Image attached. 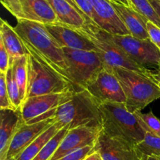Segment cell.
Returning a JSON list of instances; mask_svg holds the SVG:
<instances>
[{
    "label": "cell",
    "mask_w": 160,
    "mask_h": 160,
    "mask_svg": "<svg viewBox=\"0 0 160 160\" xmlns=\"http://www.w3.org/2000/svg\"><path fill=\"white\" fill-rule=\"evenodd\" d=\"M159 2H160V0H159Z\"/></svg>",
    "instance_id": "cell-41"
},
{
    "label": "cell",
    "mask_w": 160,
    "mask_h": 160,
    "mask_svg": "<svg viewBox=\"0 0 160 160\" xmlns=\"http://www.w3.org/2000/svg\"><path fill=\"white\" fill-rule=\"evenodd\" d=\"M22 123L20 110H0V160H6L11 142Z\"/></svg>",
    "instance_id": "cell-16"
},
{
    "label": "cell",
    "mask_w": 160,
    "mask_h": 160,
    "mask_svg": "<svg viewBox=\"0 0 160 160\" xmlns=\"http://www.w3.org/2000/svg\"><path fill=\"white\" fill-rule=\"evenodd\" d=\"M12 73L20 89L22 105L26 100L28 84V54L14 59L10 62Z\"/></svg>",
    "instance_id": "cell-22"
},
{
    "label": "cell",
    "mask_w": 160,
    "mask_h": 160,
    "mask_svg": "<svg viewBox=\"0 0 160 160\" xmlns=\"http://www.w3.org/2000/svg\"><path fill=\"white\" fill-rule=\"evenodd\" d=\"M1 2L9 12L17 18V20L24 19L20 0H1Z\"/></svg>",
    "instance_id": "cell-29"
},
{
    "label": "cell",
    "mask_w": 160,
    "mask_h": 160,
    "mask_svg": "<svg viewBox=\"0 0 160 160\" xmlns=\"http://www.w3.org/2000/svg\"><path fill=\"white\" fill-rule=\"evenodd\" d=\"M55 123L56 120L53 117L37 123H22L11 142L6 159L18 157L23 150Z\"/></svg>",
    "instance_id": "cell-14"
},
{
    "label": "cell",
    "mask_w": 160,
    "mask_h": 160,
    "mask_svg": "<svg viewBox=\"0 0 160 160\" xmlns=\"http://www.w3.org/2000/svg\"><path fill=\"white\" fill-rule=\"evenodd\" d=\"M6 160H17V158H11V159H6Z\"/></svg>",
    "instance_id": "cell-40"
},
{
    "label": "cell",
    "mask_w": 160,
    "mask_h": 160,
    "mask_svg": "<svg viewBox=\"0 0 160 160\" xmlns=\"http://www.w3.org/2000/svg\"><path fill=\"white\" fill-rule=\"evenodd\" d=\"M99 108L105 134L136 145L145 139V131L125 103L105 102L100 104Z\"/></svg>",
    "instance_id": "cell-5"
},
{
    "label": "cell",
    "mask_w": 160,
    "mask_h": 160,
    "mask_svg": "<svg viewBox=\"0 0 160 160\" xmlns=\"http://www.w3.org/2000/svg\"><path fill=\"white\" fill-rule=\"evenodd\" d=\"M74 92L48 94L27 98L20 109L22 120L24 123H33L53 118L58 108L68 102Z\"/></svg>",
    "instance_id": "cell-9"
},
{
    "label": "cell",
    "mask_w": 160,
    "mask_h": 160,
    "mask_svg": "<svg viewBox=\"0 0 160 160\" xmlns=\"http://www.w3.org/2000/svg\"><path fill=\"white\" fill-rule=\"evenodd\" d=\"M95 31L99 35L108 39L119 47L128 57L142 67H159L160 50L151 39H138L131 34L117 35L111 34L93 24Z\"/></svg>",
    "instance_id": "cell-8"
},
{
    "label": "cell",
    "mask_w": 160,
    "mask_h": 160,
    "mask_svg": "<svg viewBox=\"0 0 160 160\" xmlns=\"http://www.w3.org/2000/svg\"><path fill=\"white\" fill-rule=\"evenodd\" d=\"M137 147L142 155L160 156V137L146 132L145 139Z\"/></svg>",
    "instance_id": "cell-26"
},
{
    "label": "cell",
    "mask_w": 160,
    "mask_h": 160,
    "mask_svg": "<svg viewBox=\"0 0 160 160\" xmlns=\"http://www.w3.org/2000/svg\"><path fill=\"white\" fill-rule=\"evenodd\" d=\"M23 44L28 51V84L26 99L38 95L75 91L72 83L65 75L44 59L29 45L24 42Z\"/></svg>",
    "instance_id": "cell-1"
},
{
    "label": "cell",
    "mask_w": 160,
    "mask_h": 160,
    "mask_svg": "<svg viewBox=\"0 0 160 160\" xmlns=\"http://www.w3.org/2000/svg\"><path fill=\"white\" fill-rule=\"evenodd\" d=\"M111 2L131 35L142 40L149 38L147 30V22L148 20L145 17L138 13L133 8L115 2Z\"/></svg>",
    "instance_id": "cell-17"
},
{
    "label": "cell",
    "mask_w": 160,
    "mask_h": 160,
    "mask_svg": "<svg viewBox=\"0 0 160 160\" xmlns=\"http://www.w3.org/2000/svg\"><path fill=\"white\" fill-rule=\"evenodd\" d=\"M150 2L152 5L153 8L156 10V13H157L158 17H159L160 20V2L159 0H149Z\"/></svg>",
    "instance_id": "cell-35"
},
{
    "label": "cell",
    "mask_w": 160,
    "mask_h": 160,
    "mask_svg": "<svg viewBox=\"0 0 160 160\" xmlns=\"http://www.w3.org/2000/svg\"><path fill=\"white\" fill-rule=\"evenodd\" d=\"M0 40L9 53L10 62L16 58L28 54V49L14 28L3 19H1L0 24Z\"/></svg>",
    "instance_id": "cell-20"
},
{
    "label": "cell",
    "mask_w": 160,
    "mask_h": 160,
    "mask_svg": "<svg viewBox=\"0 0 160 160\" xmlns=\"http://www.w3.org/2000/svg\"><path fill=\"white\" fill-rule=\"evenodd\" d=\"M103 160H142L143 155L137 145L111 137L102 131L94 146Z\"/></svg>",
    "instance_id": "cell-11"
},
{
    "label": "cell",
    "mask_w": 160,
    "mask_h": 160,
    "mask_svg": "<svg viewBox=\"0 0 160 160\" xmlns=\"http://www.w3.org/2000/svg\"><path fill=\"white\" fill-rule=\"evenodd\" d=\"M134 114L145 133H152L160 137V120L152 111L148 113H142L141 111H138Z\"/></svg>",
    "instance_id": "cell-25"
},
{
    "label": "cell",
    "mask_w": 160,
    "mask_h": 160,
    "mask_svg": "<svg viewBox=\"0 0 160 160\" xmlns=\"http://www.w3.org/2000/svg\"><path fill=\"white\" fill-rule=\"evenodd\" d=\"M94 23L87 22L81 29L83 34L91 39L95 46V52L102 60L106 68H123L138 72L147 77L157 78L158 72L149 70L148 68L139 65L130 59L117 45L108 39L102 37L95 31Z\"/></svg>",
    "instance_id": "cell-7"
},
{
    "label": "cell",
    "mask_w": 160,
    "mask_h": 160,
    "mask_svg": "<svg viewBox=\"0 0 160 160\" xmlns=\"http://www.w3.org/2000/svg\"><path fill=\"white\" fill-rule=\"evenodd\" d=\"M99 103L86 89L74 92L71 98L59 106L54 118L59 128L69 131L81 127L102 128Z\"/></svg>",
    "instance_id": "cell-2"
},
{
    "label": "cell",
    "mask_w": 160,
    "mask_h": 160,
    "mask_svg": "<svg viewBox=\"0 0 160 160\" xmlns=\"http://www.w3.org/2000/svg\"><path fill=\"white\" fill-rule=\"evenodd\" d=\"M142 160H160V156H142Z\"/></svg>",
    "instance_id": "cell-36"
},
{
    "label": "cell",
    "mask_w": 160,
    "mask_h": 160,
    "mask_svg": "<svg viewBox=\"0 0 160 160\" xmlns=\"http://www.w3.org/2000/svg\"><path fill=\"white\" fill-rule=\"evenodd\" d=\"M92 5L93 23L98 28L111 34H131L110 0H92Z\"/></svg>",
    "instance_id": "cell-12"
},
{
    "label": "cell",
    "mask_w": 160,
    "mask_h": 160,
    "mask_svg": "<svg viewBox=\"0 0 160 160\" xmlns=\"http://www.w3.org/2000/svg\"><path fill=\"white\" fill-rule=\"evenodd\" d=\"M158 73H157V79H158V83H159V85L160 87V66L158 67Z\"/></svg>",
    "instance_id": "cell-39"
},
{
    "label": "cell",
    "mask_w": 160,
    "mask_h": 160,
    "mask_svg": "<svg viewBox=\"0 0 160 160\" xmlns=\"http://www.w3.org/2000/svg\"><path fill=\"white\" fill-rule=\"evenodd\" d=\"M84 160H103L102 158L101 155L99 154V152L97 151L94 150L92 152H91L87 157L85 158Z\"/></svg>",
    "instance_id": "cell-34"
},
{
    "label": "cell",
    "mask_w": 160,
    "mask_h": 160,
    "mask_svg": "<svg viewBox=\"0 0 160 160\" xmlns=\"http://www.w3.org/2000/svg\"><path fill=\"white\" fill-rule=\"evenodd\" d=\"M86 90L99 104L126 103L127 98L120 81L111 69L104 68L86 86Z\"/></svg>",
    "instance_id": "cell-10"
},
{
    "label": "cell",
    "mask_w": 160,
    "mask_h": 160,
    "mask_svg": "<svg viewBox=\"0 0 160 160\" xmlns=\"http://www.w3.org/2000/svg\"><path fill=\"white\" fill-rule=\"evenodd\" d=\"M81 12L84 14L88 23H93V8L92 0H74ZM95 24V23H94Z\"/></svg>",
    "instance_id": "cell-31"
},
{
    "label": "cell",
    "mask_w": 160,
    "mask_h": 160,
    "mask_svg": "<svg viewBox=\"0 0 160 160\" xmlns=\"http://www.w3.org/2000/svg\"><path fill=\"white\" fill-rule=\"evenodd\" d=\"M6 86H7L8 93H9V98H10L12 106L16 109L20 110L22 107L21 96H20V89L14 78L11 66L6 73Z\"/></svg>",
    "instance_id": "cell-27"
},
{
    "label": "cell",
    "mask_w": 160,
    "mask_h": 160,
    "mask_svg": "<svg viewBox=\"0 0 160 160\" xmlns=\"http://www.w3.org/2000/svg\"><path fill=\"white\" fill-rule=\"evenodd\" d=\"M24 19L44 25L58 23V19L48 0H20Z\"/></svg>",
    "instance_id": "cell-18"
},
{
    "label": "cell",
    "mask_w": 160,
    "mask_h": 160,
    "mask_svg": "<svg viewBox=\"0 0 160 160\" xmlns=\"http://www.w3.org/2000/svg\"><path fill=\"white\" fill-rule=\"evenodd\" d=\"M159 66H160V64H159Z\"/></svg>",
    "instance_id": "cell-42"
},
{
    "label": "cell",
    "mask_w": 160,
    "mask_h": 160,
    "mask_svg": "<svg viewBox=\"0 0 160 160\" xmlns=\"http://www.w3.org/2000/svg\"><path fill=\"white\" fill-rule=\"evenodd\" d=\"M0 109L17 110L12 106L6 86V73L0 72Z\"/></svg>",
    "instance_id": "cell-28"
},
{
    "label": "cell",
    "mask_w": 160,
    "mask_h": 160,
    "mask_svg": "<svg viewBox=\"0 0 160 160\" xmlns=\"http://www.w3.org/2000/svg\"><path fill=\"white\" fill-rule=\"evenodd\" d=\"M14 29L24 43L67 78V63L63 50L45 25L26 19H19Z\"/></svg>",
    "instance_id": "cell-3"
},
{
    "label": "cell",
    "mask_w": 160,
    "mask_h": 160,
    "mask_svg": "<svg viewBox=\"0 0 160 160\" xmlns=\"http://www.w3.org/2000/svg\"><path fill=\"white\" fill-rule=\"evenodd\" d=\"M111 2H115L120 3V4H123L124 6H129V7H131V3H130L129 0H110Z\"/></svg>",
    "instance_id": "cell-37"
},
{
    "label": "cell",
    "mask_w": 160,
    "mask_h": 160,
    "mask_svg": "<svg viewBox=\"0 0 160 160\" xmlns=\"http://www.w3.org/2000/svg\"><path fill=\"white\" fill-rule=\"evenodd\" d=\"M67 63V78L76 92L84 90L97 74L106 68L98 52L95 51L62 48Z\"/></svg>",
    "instance_id": "cell-6"
},
{
    "label": "cell",
    "mask_w": 160,
    "mask_h": 160,
    "mask_svg": "<svg viewBox=\"0 0 160 160\" xmlns=\"http://www.w3.org/2000/svg\"><path fill=\"white\" fill-rule=\"evenodd\" d=\"M58 19V23L81 29L88 22L85 16L66 0H48Z\"/></svg>",
    "instance_id": "cell-19"
},
{
    "label": "cell",
    "mask_w": 160,
    "mask_h": 160,
    "mask_svg": "<svg viewBox=\"0 0 160 160\" xmlns=\"http://www.w3.org/2000/svg\"><path fill=\"white\" fill-rule=\"evenodd\" d=\"M102 128L81 127L70 130L50 160H58L73 151L87 146H95Z\"/></svg>",
    "instance_id": "cell-13"
},
{
    "label": "cell",
    "mask_w": 160,
    "mask_h": 160,
    "mask_svg": "<svg viewBox=\"0 0 160 160\" xmlns=\"http://www.w3.org/2000/svg\"><path fill=\"white\" fill-rule=\"evenodd\" d=\"M66 1H67V2H68L70 3V4H71L72 6H73V7H75V8H76V9H78V10H79L80 12H81V9H79V7H78V5H77V3L75 2V1H74V0H66ZM82 13H83V12H82ZM83 14H84V13H83Z\"/></svg>",
    "instance_id": "cell-38"
},
{
    "label": "cell",
    "mask_w": 160,
    "mask_h": 160,
    "mask_svg": "<svg viewBox=\"0 0 160 160\" xmlns=\"http://www.w3.org/2000/svg\"><path fill=\"white\" fill-rule=\"evenodd\" d=\"M45 26L62 48L95 51V46L93 42L79 29L60 23Z\"/></svg>",
    "instance_id": "cell-15"
},
{
    "label": "cell",
    "mask_w": 160,
    "mask_h": 160,
    "mask_svg": "<svg viewBox=\"0 0 160 160\" xmlns=\"http://www.w3.org/2000/svg\"><path fill=\"white\" fill-rule=\"evenodd\" d=\"M147 30H148L149 38L160 50V28L156 26L155 23H152L151 21H148Z\"/></svg>",
    "instance_id": "cell-33"
},
{
    "label": "cell",
    "mask_w": 160,
    "mask_h": 160,
    "mask_svg": "<svg viewBox=\"0 0 160 160\" xmlns=\"http://www.w3.org/2000/svg\"><path fill=\"white\" fill-rule=\"evenodd\" d=\"M58 124L55 123L52 126L44 133H42L38 138H36L28 148L23 150L20 156L17 157V160H33L39 152L45 147V145L60 131Z\"/></svg>",
    "instance_id": "cell-21"
},
{
    "label": "cell",
    "mask_w": 160,
    "mask_h": 160,
    "mask_svg": "<svg viewBox=\"0 0 160 160\" xmlns=\"http://www.w3.org/2000/svg\"><path fill=\"white\" fill-rule=\"evenodd\" d=\"M131 8L160 28V20L149 0H129Z\"/></svg>",
    "instance_id": "cell-24"
},
{
    "label": "cell",
    "mask_w": 160,
    "mask_h": 160,
    "mask_svg": "<svg viewBox=\"0 0 160 160\" xmlns=\"http://www.w3.org/2000/svg\"><path fill=\"white\" fill-rule=\"evenodd\" d=\"M93 151V146L84 147V148H80V149L76 150V151L72 152L66 155L63 157L58 160H84Z\"/></svg>",
    "instance_id": "cell-30"
},
{
    "label": "cell",
    "mask_w": 160,
    "mask_h": 160,
    "mask_svg": "<svg viewBox=\"0 0 160 160\" xmlns=\"http://www.w3.org/2000/svg\"><path fill=\"white\" fill-rule=\"evenodd\" d=\"M69 130L67 128H63L61 129L46 145L39 152L38 154L34 157L33 160H50L54 156L55 152L58 149L60 145L61 142L65 138L66 134Z\"/></svg>",
    "instance_id": "cell-23"
},
{
    "label": "cell",
    "mask_w": 160,
    "mask_h": 160,
    "mask_svg": "<svg viewBox=\"0 0 160 160\" xmlns=\"http://www.w3.org/2000/svg\"><path fill=\"white\" fill-rule=\"evenodd\" d=\"M10 67V57L3 42L0 40V72L7 73Z\"/></svg>",
    "instance_id": "cell-32"
},
{
    "label": "cell",
    "mask_w": 160,
    "mask_h": 160,
    "mask_svg": "<svg viewBox=\"0 0 160 160\" xmlns=\"http://www.w3.org/2000/svg\"><path fill=\"white\" fill-rule=\"evenodd\" d=\"M124 92L125 105L129 112L142 111L152 102L160 98L157 78L147 77L138 72L123 68H112Z\"/></svg>",
    "instance_id": "cell-4"
}]
</instances>
